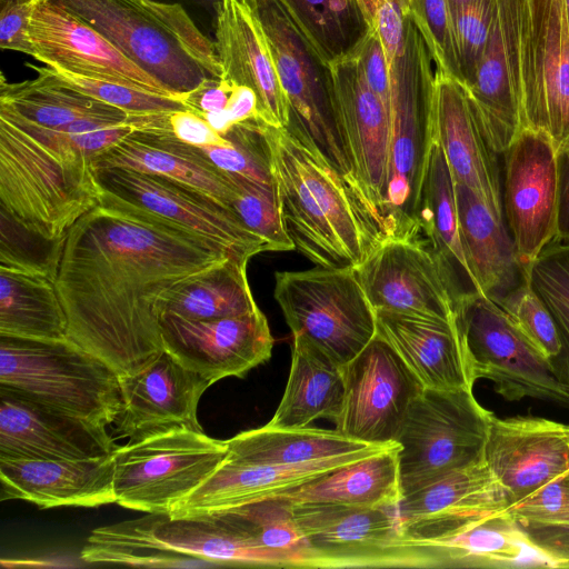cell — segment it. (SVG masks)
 <instances>
[{
  "label": "cell",
  "instance_id": "cell-37",
  "mask_svg": "<svg viewBox=\"0 0 569 569\" xmlns=\"http://www.w3.org/2000/svg\"><path fill=\"white\" fill-rule=\"evenodd\" d=\"M343 397V367L305 339L293 337L287 386L268 425L303 428L319 418L335 421L341 411Z\"/></svg>",
  "mask_w": 569,
  "mask_h": 569
},
{
  "label": "cell",
  "instance_id": "cell-1",
  "mask_svg": "<svg viewBox=\"0 0 569 569\" xmlns=\"http://www.w3.org/2000/svg\"><path fill=\"white\" fill-rule=\"evenodd\" d=\"M229 257L246 259L214 239L99 196L63 238L54 283L67 339L119 377L138 373L164 351L159 298Z\"/></svg>",
  "mask_w": 569,
  "mask_h": 569
},
{
  "label": "cell",
  "instance_id": "cell-38",
  "mask_svg": "<svg viewBox=\"0 0 569 569\" xmlns=\"http://www.w3.org/2000/svg\"><path fill=\"white\" fill-rule=\"evenodd\" d=\"M248 261L229 257L176 283L159 298V317L208 320L258 309L247 277Z\"/></svg>",
  "mask_w": 569,
  "mask_h": 569
},
{
  "label": "cell",
  "instance_id": "cell-43",
  "mask_svg": "<svg viewBox=\"0 0 569 569\" xmlns=\"http://www.w3.org/2000/svg\"><path fill=\"white\" fill-rule=\"evenodd\" d=\"M217 512L281 557L288 568H313L310 549L295 518L293 503L288 499L277 496Z\"/></svg>",
  "mask_w": 569,
  "mask_h": 569
},
{
  "label": "cell",
  "instance_id": "cell-10",
  "mask_svg": "<svg viewBox=\"0 0 569 569\" xmlns=\"http://www.w3.org/2000/svg\"><path fill=\"white\" fill-rule=\"evenodd\" d=\"M274 299L293 337L345 367L377 336L376 312L353 266L274 274Z\"/></svg>",
  "mask_w": 569,
  "mask_h": 569
},
{
  "label": "cell",
  "instance_id": "cell-50",
  "mask_svg": "<svg viewBox=\"0 0 569 569\" xmlns=\"http://www.w3.org/2000/svg\"><path fill=\"white\" fill-rule=\"evenodd\" d=\"M495 301L549 360L559 353L560 340L555 321L531 288L526 272L518 287Z\"/></svg>",
  "mask_w": 569,
  "mask_h": 569
},
{
  "label": "cell",
  "instance_id": "cell-59",
  "mask_svg": "<svg viewBox=\"0 0 569 569\" xmlns=\"http://www.w3.org/2000/svg\"><path fill=\"white\" fill-rule=\"evenodd\" d=\"M199 116H201L209 123V126L220 134L226 133L231 128V126L234 124L227 109L204 112Z\"/></svg>",
  "mask_w": 569,
  "mask_h": 569
},
{
  "label": "cell",
  "instance_id": "cell-16",
  "mask_svg": "<svg viewBox=\"0 0 569 569\" xmlns=\"http://www.w3.org/2000/svg\"><path fill=\"white\" fill-rule=\"evenodd\" d=\"M94 173L101 197L214 239L248 260L267 251L231 208L189 184L119 167L94 169Z\"/></svg>",
  "mask_w": 569,
  "mask_h": 569
},
{
  "label": "cell",
  "instance_id": "cell-44",
  "mask_svg": "<svg viewBox=\"0 0 569 569\" xmlns=\"http://www.w3.org/2000/svg\"><path fill=\"white\" fill-rule=\"evenodd\" d=\"M525 272L555 321L560 351L550 365L569 390V239L555 236Z\"/></svg>",
  "mask_w": 569,
  "mask_h": 569
},
{
  "label": "cell",
  "instance_id": "cell-5",
  "mask_svg": "<svg viewBox=\"0 0 569 569\" xmlns=\"http://www.w3.org/2000/svg\"><path fill=\"white\" fill-rule=\"evenodd\" d=\"M91 158L61 156L0 117V211L49 241L99 204Z\"/></svg>",
  "mask_w": 569,
  "mask_h": 569
},
{
  "label": "cell",
  "instance_id": "cell-42",
  "mask_svg": "<svg viewBox=\"0 0 569 569\" xmlns=\"http://www.w3.org/2000/svg\"><path fill=\"white\" fill-rule=\"evenodd\" d=\"M278 2L328 64L351 57L369 30L357 0Z\"/></svg>",
  "mask_w": 569,
  "mask_h": 569
},
{
  "label": "cell",
  "instance_id": "cell-4",
  "mask_svg": "<svg viewBox=\"0 0 569 569\" xmlns=\"http://www.w3.org/2000/svg\"><path fill=\"white\" fill-rule=\"evenodd\" d=\"M88 563L139 567L250 566L288 568L220 512L148 516L93 529L81 549Z\"/></svg>",
  "mask_w": 569,
  "mask_h": 569
},
{
  "label": "cell",
  "instance_id": "cell-28",
  "mask_svg": "<svg viewBox=\"0 0 569 569\" xmlns=\"http://www.w3.org/2000/svg\"><path fill=\"white\" fill-rule=\"evenodd\" d=\"M509 506L505 489L483 461L401 498L397 517L410 540L427 546L470 519Z\"/></svg>",
  "mask_w": 569,
  "mask_h": 569
},
{
  "label": "cell",
  "instance_id": "cell-27",
  "mask_svg": "<svg viewBox=\"0 0 569 569\" xmlns=\"http://www.w3.org/2000/svg\"><path fill=\"white\" fill-rule=\"evenodd\" d=\"M435 139L440 144L455 182L470 188L499 219H503L497 153L476 119L463 86L435 70Z\"/></svg>",
  "mask_w": 569,
  "mask_h": 569
},
{
  "label": "cell",
  "instance_id": "cell-3",
  "mask_svg": "<svg viewBox=\"0 0 569 569\" xmlns=\"http://www.w3.org/2000/svg\"><path fill=\"white\" fill-rule=\"evenodd\" d=\"M93 28L167 92L181 98L220 79L214 43L180 3L154 0H49Z\"/></svg>",
  "mask_w": 569,
  "mask_h": 569
},
{
  "label": "cell",
  "instance_id": "cell-60",
  "mask_svg": "<svg viewBox=\"0 0 569 569\" xmlns=\"http://www.w3.org/2000/svg\"><path fill=\"white\" fill-rule=\"evenodd\" d=\"M154 1H161V2H168V3H189L193 6L201 7L212 14H214V18L217 16V12L223 2V0H154ZM183 6V4H182Z\"/></svg>",
  "mask_w": 569,
  "mask_h": 569
},
{
  "label": "cell",
  "instance_id": "cell-6",
  "mask_svg": "<svg viewBox=\"0 0 569 569\" xmlns=\"http://www.w3.org/2000/svg\"><path fill=\"white\" fill-rule=\"evenodd\" d=\"M432 58L411 21L390 66V161L385 219L389 236L421 232L419 214L435 142Z\"/></svg>",
  "mask_w": 569,
  "mask_h": 569
},
{
  "label": "cell",
  "instance_id": "cell-51",
  "mask_svg": "<svg viewBox=\"0 0 569 569\" xmlns=\"http://www.w3.org/2000/svg\"><path fill=\"white\" fill-rule=\"evenodd\" d=\"M462 86H467L476 71L486 47L492 17L493 0L449 2Z\"/></svg>",
  "mask_w": 569,
  "mask_h": 569
},
{
  "label": "cell",
  "instance_id": "cell-56",
  "mask_svg": "<svg viewBox=\"0 0 569 569\" xmlns=\"http://www.w3.org/2000/svg\"><path fill=\"white\" fill-rule=\"evenodd\" d=\"M234 84L220 78L207 79L181 100L189 110L201 114L227 109Z\"/></svg>",
  "mask_w": 569,
  "mask_h": 569
},
{
  "label": "cell",
  "instance_id": "cell-13",
  "mask_svg": "<svg viewBox=\"0 0 569 569\" xmlns=\"http://www.w3.org/2000/svg\"><path fill=\"white\" fill-rule=\"evenodd\" d=\"M461 331L476 380L483 378L509 401L523 398L569 407V390L546 357L491 298L478 292L456 303Z\"/></svg>",
  "mask_w": 569,
  "mask_h": 569
},
{
  "label": "cell",
  "instance_id": "cell-31",
  "mask_svg": "<svg viewBox=\"0 0 569 569\" xmlns=\"http://www.w3.org/2000/svg\"><path fill=\"white\" fill-rule=\"evenodd\" d=\"M213 43L221 78L254 92L261 120L286 127L287 98L269 44L257 20L239 0L221 3L214 18Z\"/></svg>",
  "mask_w": 569,
  "mask_h": 569
},
{
  "label": "cell",
  "instance_id": "cell-22",
  "mask_svg": "<svg viewBox=\"0 0 569 569\" xmlns=\"http://www.w3.org/2000/svg\"><path fill=\"white\" fill-rule=\"evenodd\" d=\"M485 461L511 506L569 472V423L491 412Z\"/></svg>",
  "mask_w": 569,
  "mask_h": 569
},
{
  "label": "cell",
  "instance_id": "cell-9",
  "mask_svg": "<svg viewBox=\"0 0 569 569\" xmlns=\"http://www.w3.org/2000/svg\"><path fill=\"white\" fill-rule=\"evenodd\" d=\"M490 416L472 390L423 388L395 440L401 497L483 462Z\"/></svg>",
  "mask_w": 569,
  "mask_h": 569
},
{
  "label": "cell",
  "instance_id": "cell-24",
  "mask_svg": "<svg viewBox=\"0 0 569 569\" xmlns=\"http://www.w3.org/2000/svg\"><path fill=\"white\" fill-rule=\"evenodd\" d=\"M119 378L122 409L114 421L119 437L133 442L173 427L203 431L198 405L212 383L166 350L138 373Z\"/></svg>",
  "mask_w": 569,
  "mask_h": 569
},
{
  "label": "cell",
  "instance_id": "cell-54",
  "mask_svg": "<svg viewBox=\"0 0 569 569\" xmlns=\"http://www.w3.org/2000/svg\"><path fill=\"white\" fill-rule=\"evenodd\" d=\"M37 0H9L0 2V47L32 57L28 36L29 21Z\"/></svg>",
  "mask_w": 569,
  "mask_h": 569
},
{
  "label": "cell",
  "instance_id": "cell-35",
  "mask_svg": "<svg viewBox=\"0 0 569 569\" xmlns=\"http://www.w3.org/2000/svg\"><path fill=\"white\" fill-rule=\"evenodd\" d=\"M398 450V443H390L279 497L292 503L397 508L402 498Z\"/></svg>",
  "mask_w": 569,
  "mask_h": 569
},
{
  "label": "cell",
  "instance_id": "cell-25",
  "mask_svg": "<svg viewBox=\"0 0 569 569\" xmlns=\"http://www.w3.org/2000/svg\"><path fill=\"white\" fill-rule=\"evenodd\" d=\"M330 66L355 176L369 201L385 219L390 161V110L370 89L353 57Z\"/></svg>",
  "mask_w": 569,
  "mask_h": 569
},
{
  "label": "cell",
  "instance_id": "cell-34",
  "mask_svg": "<svg viewBox=\"0 0 569 569\" xmlns=\"http://www.w3.org/2000/svg\"><path fill=\"white\" fill-rule=\"evenodd\" d=\"M460 238L480 293L493 300L525 279L513 239L503 219L468 187L455 182Z\"/></svg>",
  "mask_w": 569,
  "mask_h": 569
},
{
  "label": "cell",
  "instance_id": "cell-63",
  "mask_svg": "<svg viewBox=\"0 0 569 569\" xmlns=\"http://www.w3.org/2000/svg\"><path fill=\"white\" fill-rule=\"evenodd\" d=\"M4 1H9V0H0V2H4Z\"/></svg>",
  "mask_w": 569,
  "mask_h": 569
},
{
  "label": "cell",
  "instance_id": "cell-58",
  "mask_svg": "<svg viewBox=\"0 0 569 569\" xmlns=\"http://www.w3.org/2000/svg\"><path fill=\"white\" fill-rule=\"evenodd\" d=\"M227 111L233 123L259 118L254 92L247 87L234 84Z\"/></svg>",
  "mask_w": 569,
  "mask_h": 569
},
{
  "label": "cell",
  "instance_id": "cell-36",
  "mask_svg": "<svg viewBox=\"0 0 569 569\" xmlns=\"http://www.w3.org/2000/svg\"><path fill=\"white\" fill-rule=\"evenodd\" d=\"M37 77L21 82L0 79V113L50 130L77 120L103 117L128 120L124 111L67 84L50 67H33Z\"/></svg>",
  "mask_w": 569,
  "mask_h": 569
},
{
  "label": "cell",
  "instance_id": "cell-15",
  "mask_svg": "<svg viewBox=\"0 0 569 569\" xmlns=\"http://www.w3.org/2000/svg\"><path fill=\"white\" fill-rule=\"evenodd\" d=\"M355 270L375 311L455 319V287L429 240L420 233L383 238Z\"/></svg>",
  "mask_w": 569,
  "mask_h": 569
},
{
  "label": "cell",
  "instance_id": "cell-49",
  "mask_svg": "<svg viewBox=\"0 0 569 569\" xmlns=\"http://www.w3.org/2000/svg\"><path fill=\"white\" fill-rule=\"evenodd\" d=\"M54 71L67 84L76 90L118 108L129 116L189 110L182 100L174 97L144 91L118 82L76 76L58 70Z\"/></svg>",
  "mask_w": 569,
  "mask_h": 569
},
{
  "label": "cell",
  "instance_id": "cell-29",
  "mask_svg": "<svg viewBox=\"0 0 569 569\" xmlns=\"http://www.w3.org/2000/svg\"><path fill=\"white\" fill-rule=\"evenodd\" d=\"M113 452L84 459L0 460L1 500L39 508H94L116 502Z\"/></svg>",
  "mask_w": 569,
  "mask_h": 569
},
{
  "label": "cell",
  "instance_id": "cell-53",
  "mask_svg": "<svg viewBox=\"0 0 569 569\" xmlns=\"http://www.w3.org/2000/svg\"><path fill=\"white\" fill-rule=\"evenodd\" d=\"M370 89L390 110V64L377 32L369 28L366 37L351 56Z\"/></svg>",
  "mask_w": 569,
  "mask_h": 569
},
{
  "label": "cell",
  "instance_id": "cell-20",
  "mask_svg": "<svg viewBox=\"0 0 569 569\" xmlns=\"http://www.w3.org/2000/svg\"><path fill=\"white\" fill-rule=\"evenodd\" d=\"M163 349L212 385L227 377H244L268 361L273 338L263 312L208 320L160 316Z\"/></svg>",
  "mask_w": 569,
  "mask_h": 569
},
{
  "label": "cell",
  "instance_id": "cell-57",
  "mask_svg": "<svg viewBox=\"0 0 569 569\" xmlns=\"http://www.w3.org/2000/svg\"><path fill=\"white\" fill-rule=\"evenodd\" d=\"M558 206L556 236L569 239V148L557 153Z\"/></svg>",
  "mask_w": 569,
  "mask_h": 569
},
{
  "label": "cell",
  "instance_id": "cell-12",
  "mask_svg": "<svg viewBox=\"0 0 569 569\" xmlns=\"http://www.w3.org/2000/svg\"><path fill=\"white\" fill-rule=\"evenodd\" d=\"M313 568H445L435 547L410 540L397 508L293 503Z\"/></svg>",
  "mask_w": 569,
  "mask_h": 569
},
{
  "label": "cell",
  "instance_id": "cell-41",
  "mask_svg": "<svg viewBox=\"0 0 569 569\" xmlns=\"http://www.w3.org/2000/svg\"><path fill=\"white\" fill-rule=\"evenodd\" d=\"M227 459L242 463L298 465L357 452L375 445L350 439L337 429L277 428L268 423L227 440Z\"/></svg>",
  "mask_w": 569,
  "mask_h": 569
},
{
  "label": "cell",
  "instance_id": "cell-19",
  "mask_svg": "<svg viewBox=\"0 0 569 569\" xmlns=\"http://www.w3.org/2000/svg\"><path fill=\"white\" fill-rule=\"evenodd\" d=\"M503 154L502 207L526 269L557 232V151L546 134L522 129Z\"/></svg>",
  "mask_w": 569,
  "mask_h": 569
},
{
  "label": "cell",
  "instance_id": "cell-61",
  "mask_svg": "<svg viewBox=\"0 0 569 569\" xmlns=\"http://www.w3.org/2000/svg\"><path fill=\"white\" fill-rule=\"evenodd\" d=\"M462 1H467V0H449V2H462Z\"/></svg>",
  "mask_w": 569,
  "mask_h": 569
},
{
  "label": "cell",
  "instance_id": "cell-52",
  "mask_svg": "<svg viewBox=\"0 0 569 569\" xmlns=\"http://www.w3.org/2000/svg\"><path fill=\"white\" fill-rule=\"evenodd\" d=\"M507 511L522 526L569 528V472L512 503Z\"/></svg>",
  "mask_w": 569,
  "mask_h": 569
},
{
  "label": "cell",
  "instance_id": "cell-48",
  "mask_svg": "<svg viewBox=\"0 0 569 569\" xmlns=\"http://www.w3.org/2000/svg\"><path fill=\"white\" fill-rule=\"evenodd\" d=\"M0 237L1 268L40 272L56 278L63 239L46 240L27 231L3 212Z\"/></svg>",
  "mask_w": 569,
  "mask_h": 569
},
{
  "label": "cell",
  "instance_id": "cell-23",
  "mask_svg": "<svg viewBox=\"0 0 569 569\" xmlns=\"http://www.w3.org/2000/svg\"><path fill=\"white\" fill-rule=\"evenodd\" d=\"M167 113L134 116V129L119 142L96 154L93 169L128 168L189 184L231 208L232 173L218 168L204 151L178 139Z\"/></svg>",
  "mask_w": 569,
  "mask_h": 569
},
{
  "label": "cell",
  "instance_id": "cell-33",
  "mask_svg": "<svg viewBox=\"0 0 569 569\" xmlns=\"http://www.w3.org/2000/svg\"><path fill=\"white\" fill-rule=\"evenodd\" d=\"M427 546L438 549L445 568H557L507 509L470 519Z\"/></svg>",
  "mask_w": 569,
  "mask_h": 569
},
{
  "label": "cell",
  "instance_id": "cell-32",
  "mask_svg": "<svg viewBox=\"0 0 569 569\" xmlns=\"http://www.w3.org/2000/svg\"><path fill=\"white\" fill-rule=\"evenodd\" d=\"M377 335L399 355L423 388L472 390L476 378L455 319L375 311Z\"/></svg>",
  "mask_w": 569,
  "mask_h": 569
},
{
  "label": "cell",
  "instance_id": "cell-17",
  "mask_svg": "<svg viewBox=\"0 0 569 569\" xmlns=\"http://www.w3.org/2000/svg\"><path fill=\"white\" fill-rule=\"evenodd\" d=\"M345 397L336 429L372 445L396 440L407 411L423 386L378 335L343 367Z\"/></svg>",
  "mask_w": 569,
  "mask_h": 569
},
{
  "label": "cell",
  "instance_id": "cell-2",
  "mask_svg": "<svg viewBox=\"0 0 569 569\" xmlns=\"http://www.w3.org/2000/svg\"><path fill=\"white\" fill-rule=\"evenodd\" d=\"M281 214L295 249L318 267L357 266L386 237L385 219L346 179L284 128L267 126Z\"/></svg>",
  "mask_w": 569,
  "mask_h": 569
},
{
  "label": "cell",
  "instance_id": "cell-62",
  "mask_svg": "<svg viewBox=\"0 0 569 569\" xmlns=\"http://www.w3.org/2000/svg\"><path fill=\"white\" fill-rule=\"evenodd\" d=\"M567 1V11H568V18H569V0H566Z\"/></svg>",
  "mask_w": 569,
  "mask_h": 569
},
{
  "label": "cell",
  "instance_id": "cell-45",
  "mask_svg": "<svg viewBox=\"0 0 569 569\" xmlns=\"http://www.w3.org/2000/svg\"><path fill=\"white\" fill-rule=\"evenodd\" d=\"M267 126L268 123L260 118L234 123L221 134L226 138V143L201 149L218 168L226 172L261 183L277 184Z\"/></svg>",
  "mask_w": 569,
  "mask_h": 569
},
{
  "label": "cell",
  "instance_id": "cell-11",
  "mask_svg": "<svg viewBox=\"0 0 569 569\" xmlns=\"http://www.w3.org/2000/svg\"><path fill=\"white\" fill-rule=\"evenodd\" d=\"M227 440L173 427L113 451L116 503L147 513H169L227 457Z\"/></svg>",
  "mask_w": 569,
  "mask_h": 569
},
{
  "label": "cell",
  "instance_id": "cell-30",
  "mask_svg": "<svg viewBox=\"0 0 569 569\" xmlns=\"http://www.w3.org/2000/svg\"><path fill=\"white\" fill-rule=\"evenodd\" d=\"M388 445H375L361 451L298 465L242 463L224 458L217 470L169 515H203L277 497Z\"/></svg>",
  "mask_w": 569,
  "mask_h": 569
},
{
  "label": "cell",
  "instance_id": "cell-55",
  "mask_svg": "<svg viewBox=\"0 0 569 569\" xmlns=\"http://www.w3.org/2000/svg\"><path fill=\"white\" fill-rule=\"evenodd\" d=\"M168 126L178 139L194 147L221 146L227 142L201 116L191 110L170 112Z\"/></svg>",
  "mask_w": 569,
  "mask_h": 569
},
{
  "label": "cell",
  "instance_id": "cell-39",
  "mask_svg": "<svg viewBox=\"0 0 569 569\" xmlns=\"http://www.w3.org/2000/svg\"><path fill=\"white\" fill-rule=\"evenodd\" d=\"M421 232L445 266L458 299L480 290L466 260L460 238L455 179L435 139L419 214Z\"/></svg>",
  "mask_w": 569,
  "mask_h": 569
},
{
  "label": "cell",
  "instance_id": "cell-8",
  "mask_svg": "<svg viewBox=\"0 0 569 569\" xmlns=\"http://www.w3.org/2000/svg\"><path fill=\"white\" fill-rule=\"evenodd\" d=\"M239 1L257 20L269 44L287 98L288 122L283 128L346 179L359 184L343 137L331 66L321 59L278 0Z\"/></svg>",
  "mask_w": 569,
  "mask_h": 569
},
{
  "label": "cell",
  "instance_id": "cell-18",
  "mask_svg": "<svg viewBox=\"0 0 569 569\" xmlns=\"http://www.w3.org/2000/svg\"><path fill=\"white\" fill-rule=\"evenodd\" d=\"M463 88L490 148L505 153L523 129L521 0H493L486 47Z\"/></svg>",
  "mask_w": 569,
  "mask_h": 569
},
{
  "label": "cell",
  "instance_id": "cell-26",
  "mask_svg": "<svg viewBox=\"0 0 569 569\" xmlns=\"http://www.w3.org/2000/svg\"><path fill=\"white\" fill-rule=\"evenodd\" d=\"M117 448L107 427L0 389V460L84 459Z\"/></svg>",
  "mask_w": 569,
  "mask_h": 569
},
{
  "label": "cell",
  "instance_id": "cell-40",
  "mask_svg": "<svg viewBox=\"0 0 569 569\" xmlns=\"http://www.w3.org/2000/svg\"><path fill=\"white\" fill-rule=\"evenodd\" d=\"M0 336L67 338V318L52 277L0 267Z\"/></svg>",
  "mask_w": 569,
  "mask_h": 569
},
{
  "label": "cell",
  "instance_id": "cell-21",
  "mask_svg": "<svg viewBox=\"0 0 569 569\" xmlns=\"http://www.w3.org/2000/svg\"><path fill=\"white\" fill-rule=\"evenodd\" d=\"M28 36L32 57L54 70L173 97L93 28L49 0L36 1Z\"/></svg>",
  "mask_w": 569,
  "mask_h": 569
},
{
  "label": "cell",
  "instance_id": "cell-14",
  "mask_svg": "<svg viewBox=\"0 0 569 569\" xmlns=\"http://www.w3.org/2000/svg\"><path fill=\"white\" fill-rule=\"evenodd\" d=\"M523 129L569 148V18L566 0H521Z\"/></svg>",
  "mask_w": 569,
  "mask_h": 569
},
{
  "label": "cell",
  "instance_id": "cell-7",
  "mask_svg": "<svg viewBox=\"0 0 569 569\" xmlns=\"http://www.w3.org/2000/svg\"><path fill=\"white\" fill-rule=\"evenodd\" d=\"M0 389L104 427L122 409L119 375L67 338L0 336Z\"/></svg>",
  "mask_w": 569,
  "mask_h": 569
},
{
  "label": "cell",
  "instance_id": "cell-47",
  "mask_svg": "<svg viewBox=\"0 0 569 569\" xmlns=\"http://www.w3.org/2000/svg\"><path fill=\"white\" fill-rule=\"evenodd\" d=\"M410 19L421 34L436 70L462 84L449 0H410Z\"/></svg>",
  "mask_w": 569,
  "mask_h": 569
},
{
  "label": "cell",
  "instance_id": "cell-46",
  "mask_svg": "<svg viewBox=\"0 0 569 569\" xmlns=\"http://www.w3.org/2000/svg\"><path fill=\"white\" fill-rule=\"evenodd\" d=\"M232 176L236 190L230 207L241 222L264 243L267 251L293 250L283 224L277 184Z\"/></svg>",
  "mask_w": 569,
  "mask_h": 569
}]
</instances>
